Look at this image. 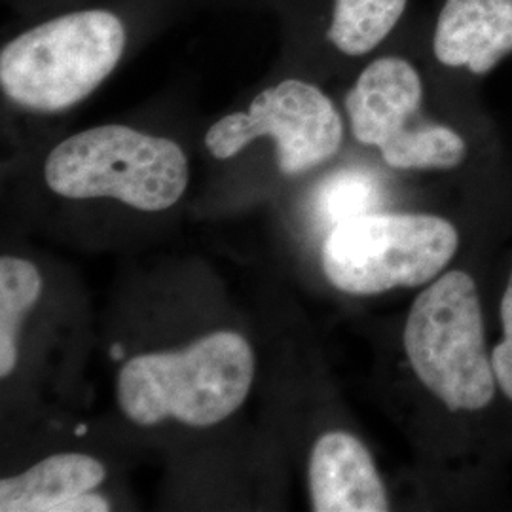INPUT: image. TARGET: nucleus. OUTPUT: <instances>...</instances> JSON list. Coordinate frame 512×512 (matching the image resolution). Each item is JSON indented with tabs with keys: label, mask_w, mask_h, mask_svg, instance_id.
<instances>
[{
	"label": "nucleus",
	"mask_w": 512,
	"mask_h": 512,
	"mask_svg": "<svg viewBox=\"0 0 512 512\" xmlns=\"http://www.w3.org/2000/svg\"><path fill=\"white\" fill-rule=\"evenodd\" d=\"M380 205V184L359 169H346L329 177L315 196V211L323 224L334 228L342 220L372 213Z\"/></svg>",
	"instance_id": "13"
},
{
	"label": "nucleus",
	"mask_w": 512,
	"mask_h": 512,
	"mask_svg": "<svg viewBox=\"0 0 512 512\" xmlns=\"http://www.w3.org/2000/svg\"><path fill=\"white\" fill-rule=\"evenodd\" d=\"M311 507L317 512H385L382 478L365 444L332 431L315 442L310 458Z\"/></svg>",
	"instance_id": "8"
},
{
	"label": "nucleus",
	"mask_w": 512,
	"mask_h": 512,
	"mask_svg": "<svg viewBox=\"0 0 512 512\" xmlns=\"http://www.w3.org/2000/svg\"><path fill=\"white\" fill-rule=\"evenodd\" d=\"M44 179L63 198H112L158 213L181 200L188 160L171 139L107 124L61 141L44 164Z\"/></svg>",
	"instance_id": "3"
},
{
	"label": "nucleus",
	"mask_w": 512,
	"mask_h": 512,
	"mask_svg": "<svg viewBox=\"0 0 512 512\" xmlns=\"http://www.w3.org/2000/svg\"><path fill=\"white\" fill-rule=\"evenodd\" d=\"M420 73L403 57H380L359 74L346 97L351 131L368 147H378L395 169H450L465 158V141L444 126L408 128L420 110Z\"/></svg>",
	"instance_id": "6"
},
{
	"label": "nucleus",
	"mask_w": 512,
	"mask_h": 512,
	"mask_svg": "<svg viewBox=\"0 0 512 512\" xmlns=\"http://www.w3.org/2000/svg\"><path fill=\"white\" fill-rule=\"evenodd\" d=\"M433 50L446 67L490 73L512 52V0H446Z\"/></svg>",
	"instance_id": "9"
},
{
	"label": "nucleus",
	"mask_w": 512,
	"mask_h": 512,
	"mask_svg": "<svg viewBox=\"0 0 512 512\" xmlns=\"http://www.w3.org/2000/svg\"><path fill=\"white\" fill-rule=\"evenodd\" d=\"M501 321H503V342L492 353L495 380L501 385L503 393L512 401V275L501 302Z\"/></svg>",
	"instance_id": "14"
},
{
	"label": "nucleus",
	"mask_w": 512,
	"mask_h": 512,
	"mask_svg": "<svg viewBox=\"0 0 512 512\" xmlns=\"http://www.w3.org/2000/svg\"><path fill=\"white\" fill-rule=\"evenodd\" d=\"M260 137H272L277 167L300 175L330 160L344 139L340 112L325 93L304 80L287 78L256 95L245 112H234L205 133V147L228 160Z\"/></svg>",
	"instance_id": "7"
},
{
	"label": "nucleus",
	"mask_w": 512,
	"mask_h": 512,
	"mask_svg": "<svg viewBox=\"0 0 512 512\" xmlns=\"http://www.w3.org/2000/svg\"><path fill=\"white\" fill-rule=\"evenodd\" d=\"M126 42L122 19L109 10L48 19L2 46V92L33 112L73 109L114 73Z\"/></svg>",
	"instance_id": "2"
},
{
	"label": "nucleus",
	"mask_w": 512,
	"mask_h": 512,
	"mask_svg": "<svg viewBox=\"0 0 512 512\" xmlns=\"http://www.w3.org/2000/svg\"><path fill=\"white\" fill-rule=\"evenodd\" d=\"M448 220L412 213H366L330 228L323 270L342 293L382 294L435 279L458 251Z\"/></svg>",
	"instance_id": "5"
},
{
	"label": "nucleus",
	"mask_w": 512,
	"mask_h": 512,
	"mask_svg": "<svg viewBox=\"0 0 512 512\" xmlns=\"http://www.w3.org/2000/svg\"><path fill=\"white\" fill-rule=\"evenodd\" d=\"M255 378V353L230 330L200 338L181 351L133 357L118 374L122 412L137 425L173 418L209 427L232 416L247 399Z\"/></svg>",
	"instance_id": "1"
},
{
	"label": "nucleus",
	"mask_w": 512,
	"mask_h": 512,
	"mask_svg": "<svg viewBox=\"0 0 512 512\" xmlns=\"http://www.w3.org/2000/svg\"><path fill=\"white\" fill-rule=\"evenodd\" d=\"M408 0H334L327 38L349 55L370 54L403 18Z\"/></svg>",
	"instance_id": "11"
},
{
	"label": "nucleus",
	"mask_w": 512,
	"mask_h": 512,
	"mask_svg": "<svg viewBox=\"0 0 512 512\" xmlns=\"http://www.w3.org/2000/svg\"><path fill=\"white\" fill-rule=\"evenodd\" d=\"M404 348L416 376L450 410H480L492 401L494 363L471 275L450 272L420 293L404 327Z\"/></svg>",
	"instance_id": "4"
},
{
	"label": "nucleus",
	"mask_w": 512,
	"mask_h": 512,
	"mask_svg": "<svg viewBox=\"0 0 512 512\" xmlns=\"http://www.w3.org/2000/svg\"><path fill=\"white\" fill-rule=\"evenodd\" d=\"M42 294L35 264L16 256L0 258V376L8 378L18 365V334L27 311Z\"/></svg>",
	"instance_id": "12"
},
{
	"label": "nucleus",
	"mask_w": 512,
	"mask_h": 512,
	"mask_svg": "<svg viewBox=\"0 0 512 512\" xmlns=\"http://www.w3.org/2000/svg\"><path fill=\"white\" fill-rule=\"evenodd\" d=\"M105 475L103 463L92 456H50L21 475L0 480V511L55 512L63 501L95 490Z\"/></svg>",
	"instance_id": "10"
}]
</instances>
